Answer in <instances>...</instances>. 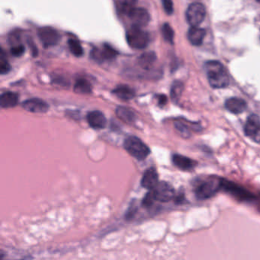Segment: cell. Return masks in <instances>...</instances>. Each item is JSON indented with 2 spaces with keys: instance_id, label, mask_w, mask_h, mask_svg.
I'll use <instances>...</instances> for the list:
<instances>
[{
  "instance_id": "4",
  "label": "cell",
  "mask_w": 260,
  "mask_h": 260,
  "mask_svg": "<svg viewBox=\"0 0 260 260\" xmlns=\"http://www.w3.org/2000/svg\"><path fill=\"white\" fill-rule=\"evenodd\" d=\"M221 187V181L218 179H210L202 181L195 188V195L199 199H208L214 196Z\"/></svg>"
},
{
  "instance_id": "20",
  "label": "cell",
  "mask_w": 260,
  "mask_h": 260,
  "mask_svg": "<svg viewBox=\"0 0 260 260\" xmlns=\"http://www.w3.org/2000/svg\"><path fill=\"white\" fill-rule=\"evenodd\" d=\"M73 90L76 93L89 94L92 92V86L88 80L85 79H80L75 83Z\"/></svg>"
},
{
  "instance_id": "2",
  "label": "cell",
  "mask_w": 260,
  "mask_h": 260,
  "mask_svg": "<svg viewBox=\"0 0 260 260\" xmlns=\"http://www.w3.org/2000/svg\"><path fill=\"white\" fill-rule=\"evenodd\" d=\"M124 147L131 156L138 160L145 159L151 154L148 146L136 136H129L126 138Z\"/></svg>"
},
{
  "instance_id": "7",
  "label": "cell",
  "mask_w": 260,
  "mask_h": 260,
  "mask_svg": "<svg viewBox=\"0 0 260 260\" xmlns=\"http://www.w3.org/2000/svg\"><path fill=\"white\" fill-rule=\"evenodd\" d=\"M153 190L158 202H168L175 197L173 187L167 182H159Z\"/></svg>"
},
{
  "instance_id": "14",
  "label": "cell",
  "mask_w": 260,
  "mask_h": 260,
  "mask_svg": "<svg viewBox=\"0 0 260 260\" xmlns=\"http://www.w3.org/2000/svg\"><path fill=\"white\" fill-rule=\"evenodd\" d=\"M260 128V120L258 115H250L244 126L245 135L249 138H253Z\"/></svg>"
},
{
  "instance_id": "8",
  "label": "cell",
  "mask_w": 260,
  "mask_h": 260,
  "mask_svg": "<svg viewBox=\"0 0 260 260\" xmlns=\"http://www.w3.org/2000/svg\"><path fill=\"white\" fill-rule=\"evenodd\" d=\"M134 25L143 27L148 25L151 21V16L148 11L143 8H133L128 14Z\"/></svg>"
},
{
  "instance_id": "11",
  "label": "cell",
  "mask_w": 260,
  "mask_h": 260,
  "mask_svg": "<svg viewBox=\"0 0 260 260\" xmlns=\"http://www.w3.org/2000/svg\"><path fill=\"white\" fill-rule=\"evenodd\" d=\"M159 183V175L156 169L149 168L146 170L141 179V186L148 190H154Z\"/></svg>"
},
{
  "instance_id": "3",
  "label": "cell",
  "mask_w": 260,
  "mask_h": 260,
  "mask_svg": "<svg viewBox=\"0 0 260 260\" xmlns=\"http://www.w3.org/2000/svg\"><path fill=\"white\" fill-rule=\"evenodd\" d=\"M127 41L131 48L136 50L144 49L148 45L149 35L142 30L141 27L133 25L126 34Z\"/></svg>"
},
{
  "instance_id": "17",
  "label": "cell",
  "mask_w": 260,
  "mask_h": 260,
  "mask_svg": "<svg viewBox=\"0 0 260 260\" xmlns=\"http://www.w3.org/2000/svg\"><path fill=\"white\" fill-rule=\"evenodd\" d=\"M18 95L16 92H4L0 96V106L2 108H13L18 104Z\"/></svg>"
},
{
  "instance_id": "18",
  "label": "cell",
  "mask_w": 260,
  "mask_h": 260,
  "mask_svg": "<svg viewBox=\"0 0 260 260\" xmlns=\"http://www.w3.org/2000/svg\"><path fill=\"white\" fill-rule=\"evenodd\" d=\"M115 113L117 117L126 124H134L136 121V115L130 108L119 106L115 110Z\"/></svg>"
},
{
  "instance_id": "25",
  "label": "cell",
  "mask_w": 260,
  "mask_h": 260,
  "mask_svg": "<svg viewBox=\"0 0 260 260\" xmlns=\"http://www.w3.org/2000/svg\"><path fill=\"white\" fill-rule=\"evenodd\" d=\"M162 34L163 38L167 42L173 44L174 40V31L168 23H165L162 27Z\"/></svg>"
},
{
  "instance_id": "31",
  "label": "cell",
  "mask_w": 260,
  "mask_h": 260,
  "mask_svg": "<svg viewBox=\"0 0 260 260\" xmlns=\"http://www.w3.org/2000/svg\"><path fill=\"white\" fill-rule=\"evenodd\" d=\"M137 211H138V207H137L136 205H131L127 211V214H126V219L128 220V221L132 219L135 216Z\"/></svg>"
},
{
  "instance_id": "16",
  "label": "cell",
  "mask_w": 260,
  "mask_h": 260,
  "mask_svg": "<svg viewBox=\"0 0 260 260\" xmlns=\"http://www.w3.org/2000/svg\"><path fill=\"white\" fill-rule=\"evenodd\" d=\"M206 35L205 29L198 28V26H191V29L188 32V39L192 45L200 46L203 43Z\"/></svg>"
},
{
  "instance_id": "28",
  "label": "cell",
  "mask_w": 260,
  "mask_h": 260,
  "mask_svg": "<svg viewBox=\"0 0 260 260\" xmlns=\"http://www.w3.org/2000/svg\"><path fill=\"white\" fill-rule=\"evenodd\" d=\"M25 52V48L23 45L21 44H17V45H14L13 48H11L10 53L11 54L14 56L16 57H21L24 54Z\"/></svg>"
},
{
  "instance_id": "6",
  "label": "cell",
  "mask_w": 260,
  "mask_h": 260,
  "mask_svg": "<svg viewBox=\"0 0 260 260\" xmlns=\"http://www.w3.org/2000/svg\"><path fill=\"white\" fill-rule=\"evenodd\" d=\"M37 36L45 48H51L58 44L60 41V33L52 27L44 26L37 30Z\"/></svg>"
},
{
  "instance_id": "26",
  "label": "cell",
  "mask_w": 260,
  "mask_h": 260,
  "mask_svg": "<svg viewBox=\"0 0 260 260\" xmlns=\"http://www.w3.org/2000/svg\"><path fill=\"white\" fill-rule=\"evenodd\" d=\"M10 70V64L4 57L3 51L2 49L1 50V57H0V73L2 75L7 74Z\"/></svg>"
},
{
  "instance_id": "12",
  "label": "cell",
  "mask_w": 260,
  "mask_h": 260,
  "mask_svg": "<svg viewBox=\"0 0 260 260\" xmlns=\"http://www.w3.org/2000/svg\"><path fill=\"white\" fill-rule=\"evenodd\" d=\"M225 105L227 111L235 115L243 113L247 108V104L245 100L236 97L226 99Z\"/></svg>"
},
{
  "instance_id": "32",
  "label": "cell",
  "mask_w": 260,
  "mask_h": 260,
  "mask_svg": "<svg viewBox=\"0 0 260 260\" xmlns=\"http://www.w3.org/2000/svg\"><path fill=\"white\" fill-rule=\"evenodd\" d=\"M158 104L160 105V106H163L165 104H167V97L165 96V95H159L158 96Z\"/></svg>"
},
{
  "instance_id": "34",
  "label": "cell",
  "mask_w": 260,
  "mask_h": 260,
  "mask_svg": "<svg viewBox=\"0 0 260 260\" xmlns=\"http://www.w3.org/2000/svg\"><path fill=\"white\" fill-rule=\"evenodd\" d=\"M257 1H258V2H260V0H257Z\"/></svg>"
},
{
  "instance_id": "13",
  "label": "cell",
  "mask_w": 260,
  "mask_h": 260,
  "mask_svg": "<svg viewBox=\"0 0 260 260\" xmlns=\"http://www.w3.org/2000/svg\"><path fill=\"white\" fill-rule=\"evenodd\" d=\"M156 61V55L154 52H149L142 53L138 59V64L141 69L150 72Z\"/></svg>"
},
{
  "instance_id": "15",
  "label": "cell",
  "mask_w": 260,
  "mask_h": 260,
  "mask_svg": "<svg viewBox=\"0 0 260 260\" xmlns=\"http://www.w3.org/2000/svg\"><path fill=\"white\" fill-rule=\"evenodd\" d=\"M173 163L179 170L189 171L192 170L196 166V162L194 161L187 156H182L179 154H174L173 156Z\"/></svg>"
},
{
  "instance_id": "21",
  "label": "cell",
  "mask_w": 260,
  "mask_h": 260,
  "mask_svg": "<svg viewBox=\"0 0 260 260\" xmlns=\"http://www.w3.org/2000/svg\"><path fill=\"white\" fill-rule=\"evenodd\" d=\"M184 89V86L182 82L175 81L174 82L173 84L171 87V91H170V95H171V99L174 103H178L179 99L182 96V92Z\"/></svg>"
},
{
  "instance_id": "27",
  "label": "cell",
  "mask_w": 260,
  "mask_h": 260,
  "mask_svg": "<svg viewBox=\"0 0 260 260\" xmlns=\"http://www.w3.org/2000/svg\"><path fill=\"white\" fill-rule=\"evenodd\" d=\"M155 201H156V199L154 190H150V191L143 198V201H142V206L145 208L151 207Z\"/></svg>"
},
{
  "instance_id": "5",
  "label": "cell",
  "mask_w": 260,
  "mask_h": 260,
  "mask_svg": "<svg viewBox=\"0 0 260 260\" xmlns=\"http://www.w3.org/2000/svg\"><path fill=\"white\" fill-rule=\"evenodd\" d=\"M206 15V9L203 4L193 2L186 10V19L191 26H198L203 21Z\"/></svg>"
},
{
  "instance_id": "22",
  "label": "cell",
  "mask_w": 260,
  "mask_h": 260,
  "mask_svg": "<svg viewBox=\"0 0 260 260\" xmlns=\"http://www.w3.org/2000/svg\"><path fill=\"white\" fill-rule=\"evenodd\" d=\"M117 56V52L112 46L105 44L103 45V49L100 52L99 57L104 60H112Z\"/></svg>"
},
{
  "instance_id": "30",
  "label": "cell",
  "mask_w": 260,
  "mask_h": 260,
  "mask_svg": "<svg viewBox=\"0 0 260 260\" xmlns=\"http://www.w3.org/2000/svg\"><path fill=\"white\" fill-rule=\"evenodd\" d=\"M163 9L167 14L172 15L173 13V0H162Z\"/></svg>"
},
{
  "instance_id": "9",
  "label": "cell",
  "mask_w": 260,
  "mask_h": 260,
  "mask_svg": "<svg viewBox=\"0 0 260 260\" xmlns=\"http://www.w3.org/2000/svg\"><path fill=\"white\" fill-rule=\"evenodd\" d=\"M24 109L32 113H46L49 110V105L46 102L38 98L29 99L21 104Z\"/></svg>"
},
{
  "instance_id": "19",
  "label": "cell",
  "mask_w": 260,
  "mask_h": 260,
  "mask_svg": "<svg viewBox=\"0 0 260 260\" xmlns=\"http://www.w3.org/2000/svg\"><path fill=\"white\" fill-rule=\"evenodd\" d=\"M112 93L123 101H129L135 96V92L127 85H120L114 89Z\"/></svg>"
},
{
  "instance_id": "1",
  "label": "cell",
  "mask_w": 260,
  "mask_h": 260,
  "mask_svg": "<svg viewBox=\"0 0 260 260\" xmlns=\"http://www.w3.org/2000/svg\"><path fill=\"white\" fill-rule=\"evenodd\" d=\"M209 84L214 88H223L230 84V78L226 69L219 61L211 60L205 65Z\"/></svg>"
},
{
  "instance_id": "23",
  "label": "cell",
  "mask_w": 260,
  "mask_h": 260,
  "mask_svg": "<svg viewBox=\"0 0 260 260\" xmlns=\"http://www.w3.org/2000/svg\"><path fill=\"white\" fill-rule=\"evenodd\" d=\"M68 47L71 53L76 57H80L84 54V49L81 44L76 39H69L68 41Z\"/></svg>"
},
{
  "instance_id": "10",
  "label": "cell",
  "mask_w": 260,
  "mask_h": 260,
  "mask_svg": "<svg viewBox=\"0 0 260 260\" xmlns=\"http://www.w3.org/2000/svg\"><path fill=\"white\" fill-rule=\"evenodd\" d=\"M87 119L88 124L94 129H103L107 124V119L104 114L98 110L88 112Z\"/></svg>"
},
{
  "instance_id": "29",
  "label": "cell",
  "mask_w": 260,
  "mask_h": 260,
  "mask_svg": "<svg viewBox=\"0 0 260 260\" xmlns=\"http://www.w3.org/2000/svg\"><path fill=\"white\" fill-rule=\"evenodd\" d=\"M138 2V0H121L123 11L128 15L130 11L135 8V5Z\"/></svg>"
},
{
  "instance_id": "33",
  "label": "cell",
  "mask_w": 260,
  "mask_h": 260,
  "mask_svg": "<svg viewBox=\"0 0 260 260\" xmlns=\"http://www.w3.org/2000/svg\"><path fill=\"white\" fill-rule=\"evenodd\" d=\"M253 140H255L257 143H260V128L258 132L256 134L254 138H253Z\"/></svg>"
},
{
  "instance_id": "24",
  "label": "cell",
  "mask_w": 260,
  "mask_h": 260,
  "mask_svg": "<svg viewBox=\"0 0 260 260\" xmlns=\"http://www.w3.org/2000/svg\"><path fill=\"white\" fill-rule=\"evenodd\" d=\"M174 124H175V129L180 134L181 136L186 138H190V127L189 124H186V121H176Z\"/></svg>"
}]
</instances>
